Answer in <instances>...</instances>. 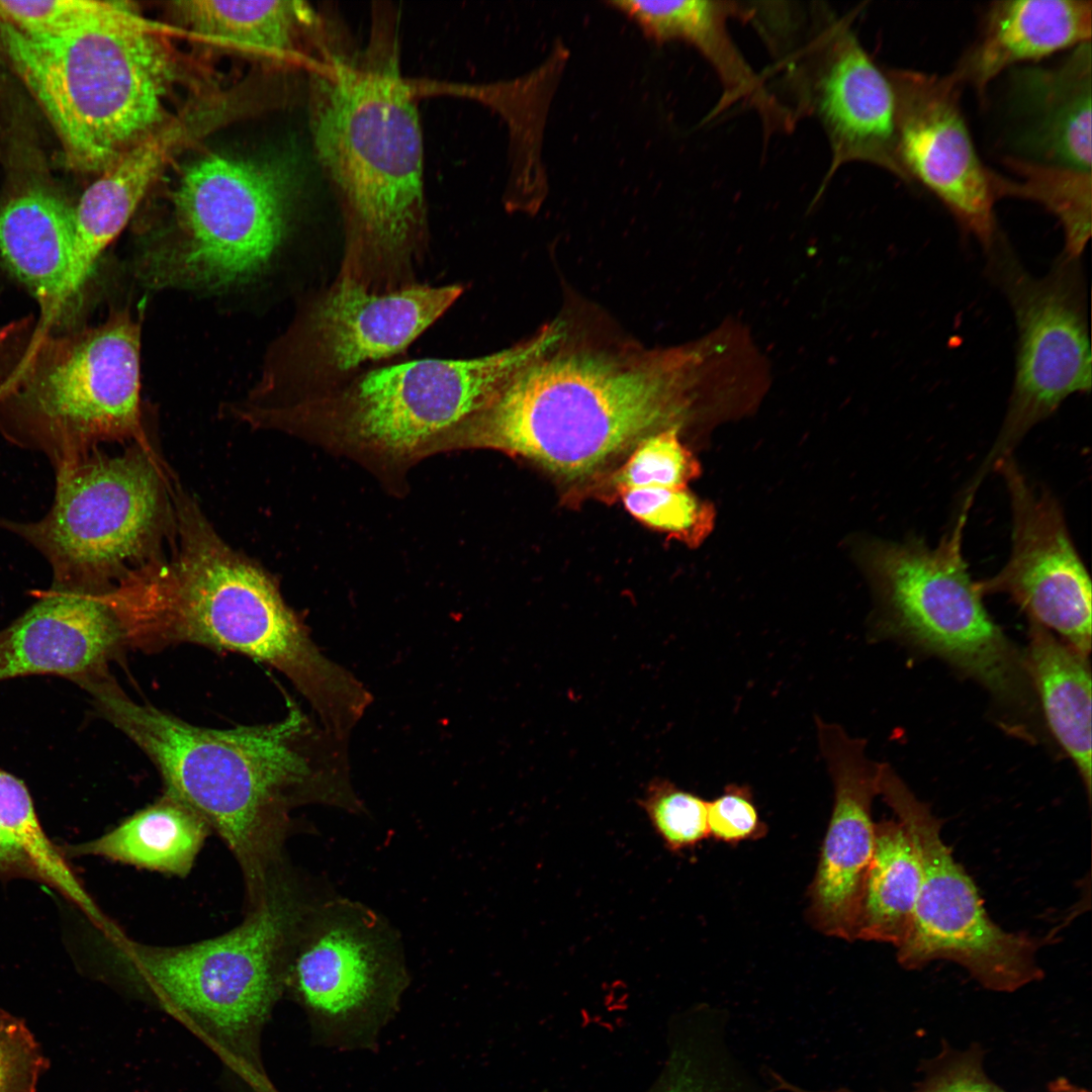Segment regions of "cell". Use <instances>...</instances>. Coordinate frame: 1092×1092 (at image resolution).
Here are the masks:
<instances>
[{
    "instance_id": "obj_1",
    "label": "cell",
    "mask_w": 1092,
    "mask_h": 1092,
    "mask_svg": "<svg viewBox=\"0 0 1092 1092\" xmlns=\"http://www.w3.org/2000/svg\"><path fill=\"white\" fill-rule=\"evenodd\" d=\"M161 772L166 794L195 811L237 858L250 900L278 869L289 810L358 809L348 748L291 707L279 722L209 729L130 699L109 672L79 685Z\"/></svg>"
},
{
    "instance_id": "obj_2",
    "label": "cell",
    "mask_w": 1092,
    "mask_h": 1092,
    "mask_svg": "<svg viewBox=\"0 0 1092 1092\" xmlns=\"http://www.w3.org/2000/svg\"><path fill=\"white\" fill-rule=\"evenodd\" d=\"M387 13L374 9L364 50L327 47L311 70L309 105L315 154L343 216L336 279L378 293L417 283L427 237L417 96Z\"/></svg>"
},
{
    "instance_id": "obj_3",
    "label": "cell",
    "mask_w": 1092,
    "mask_h": 1092,
    "mask_svg": "<svg viewBox=\"0 0 1092 1092\" xmlns=\"http://www.w3.org/2000/svg\"><path fill=\"white\" fill-rule=\"evenodd\" d=\"M174 499L179 545L172 564L103 594L124 640L146 650L195 643L269 664L309 702L324 730L350 734L371 694L320 650L269 577L217 536L193 500L181 492Z\"/></svg>"
},
{
    "instance_id": "obj_4",
    "label": "cell",
    "mask_w": 1092,
    "mask_h": 1092,
    "mask_svg": "<svg viewBox=\"0 0 1092 1092\" xmlns=\"http://www.w3.org/2000/svg\"><path fill=\"white\" fill-rule=\"evenodd\" d=\"M555 346L515 371L455 434L573 481L674 428L681 410L675 357Z\"/></svg>"
},
{
    "instance_id": "obj_5",
    "label": "cell",
    "mask_w": 1092,
    "mask_h": 1092,
    "mask_svg": "<svg viewBox=\"0 0 1092 1092\" xmlns=\"http://www.w3.org/2000/svg\"><path fill=\"white\" fill-rule=\"evenodd\" d=\"M18 74L57 129L69 161L105 172L177 115V58L127 3L96 1L69 31L33 37L0 22Z\"/></svg>"
},
{
    "instance_id": "obj_6",
    "label": "cell",
    "mask_w": 1092,
    "mask_h": 1092,
    "mask_svg": "<svg viewBox=\"0 0 1092 1092\" xmlns=\"http://www.w3.org/2000/svg\"><path fill=\"white\" fill-rule=\"evenodd\" d=\"M141 326L128 310L63 337L48 326L0 334V428L56 467L102 441L143 434Z\"/></svg>"
},
{
    "instance_id": "obj_7",
    "label": "cell",
    "mask_w": 1092,
    "mask_h": 1092,
    "mask_svg": "<svg viewBox=\"0 0 1092 1092\" xmlns=\"http://www.w3.org/2000/svg\"><path fill=\"white\" fill-rule=\"evenodd\" d=\"M291 170L225 155L189 165L172 194L170 223L136 251L141 280L156 289L220 291L262 273L290 226Z\"/></svg>"
},
{
    "instance_id": "obj_8",
    "label": "cell",
    "mask_w": 1092,
    "mask_h": 1092,
    "mask_svg": "<svg viewBox=\"0 0 1092 1092\" xmlns=\"http://www.w3.org/2000/svg\"><path fill=\"white\" fill-rule=\"evenodd\" d=\"M314 899L276 871L251 901L246 919L210 939L157 946L110 939L120 974L168 1009L229 1038L259 1027L285 988L300 920Z\"/></svg>"
},
{
    "instance_id": "obj_9",
    "label": "cell",
    "mask_w": 1092,
    "mask_h": 1092,
    "mask_svg": "<svg viewBox=\"0 0 1092 1092\" xmlns=\"http://www.w3.org/2000/svg\"><path fill=\"white\" fill-rule=\"evenodd\" d=\"M553 335L470 359L403 361L365 369L321 394L266 413L269 429L331 430L390 453L452 435L520 367L547 351Z\"/></svg>"
},
{
    "instance_id": "obj_10",
    "label": "cell",
    "mask_w": 1092,
    "mask_h": 1092,
    "mask_svg": "<svg viewBox=\"0 0 1092 1092\" xmlns=\"http://www.w3.org/2000/svg\"><path fill=\"white\" fill-rule=\"evenodd\" d=\"M973 502L963 499L939 542L871 541L862 565L889 628L978 680L1009 705L1028 701L1025 660L994 623L964 557Z\"/></svg>"
},
{
    "instance_id": "obj_11",
    "label": "cell",
    "mask_w": 1092,
    "mask_h": 1092,
    "mask_svg": "<svg viewBox=\"0 0 1092 1092\" xmlns=\"http://www.w3.org/2000/svg\"><path fill=\"white\" fill-rule=\"evenodd\" d=\"M408 980L400 940L382 916L344 898L311 902L291 943L285 987L320 1043L372 1050Z\"/></svg>"
},
{
    "instance_id": "obj_12",
    "label": "cell",
    "mask_w": 1092,
    "mask_h": 1092,
    "mask_svg": "<svg viewBox=\"0 0 1092 1092\" xmlns=\"http://www.w3.org/2000/svg\"><path fill=\"white\" fill-rule=\"evenodd\" d=\"M462 291L457 284L414 283L378 293L336 279L276 342L246 402L279 405L341 385L365 365L404 352Z\"/></svg>"
},
{
    "instance_id": "obj_13",
    "label": "cell",
    "mask_w": 1092,
    "mask_h": 1092,
    "mask_svg": "<svg viewBox=\"0 0 1092 1092\" xmlns=\"http://www.w3.org/2000/svg\"><path fill=\"white\" fill-rule=\"evenodd\" d=\"M878 791L908 833L921 866L912 925L897 947L898 963L917 970L944 960L981 986L1013 992L1042 978L1036 954L1043 940L1009 932L989 917L973 880L944 843L940 820L895 770L879 763Z\"/></svg>"
},
{
    "instance_id": "obj_14",
    "label": "cell",
    "mask_w": 1092,
    "mask_h": 1092,
    "mask_svg": "<svg viewBox=\"0 0 1092 1092\" xmlns=\"http://www.w3.org/2000/svg\"><path fill=\"white\" fill-rule=\"evenodd\" d=\"M988 272L1005 294L1017 328L1012 391L997 438L968 487L985 476L1065 399L1091 389L1087 290L1080 257L1061 253L1043 277L1029 274L999 234Z\"/></svg>"
},
{
    "instance_id": "obj_15",
    "label": "cell",
    "mask_w": 1092,
    "mask_h": 1092,
    "mask_svg": "<svg viewBox=\"0 0 1092 1092\" xmlns=\"http://www.w3.org/2000/svg\"><path fill=\"white\" fill-rule=\"evenodd\" d=\"M57 468L56 494L39 521L0 520L49 560L54 588L96 592L135 557L161 511L162 478L147 444L121 456L81 457Z\"/></svg>"
},
{
    "instance_id": "obj_16",
    "label": "cell",
    "mask_w": 1092,
    "mask_h": 1092,
    "mask_svg": "<svg viewBox=\"0 0 1092 1092\" xmlns=\"http://www.w3.org/2000/svg\"><path fill=\"white\" fill-rule=\"evenodd\" d=\"M1011 509V551L993 576L976 581L982 596L1005 594L1033 621L1087 656L1092 639L1091 580L1058 499L1032 483L1012 455L994 467Z\"/></svg>"
},
{
    "instance_id": "obj_17",
    "label": "cell",
    "mask_w": 1092,
    "mask_h": 1092,
    "mask_svg": "<svg viewBox=\"0 0 1092 1092\" xmlns=\"http://www.w3.org/2000/svg\"><path fill=\"white\" fill-rule=\"evenodd\" d=\"M899 161L987 250L998 236L991 170L981 162L960 105L958 76L892 70Z\"/></svg>"
},
{
    "instance_id": "obj_18",
    "label": "cell",
    "mask_w": 1092,
    "mask_h": 1092,
    "mask_svg": "<svg viewBox=\"0 0 1092 1092\" xmlns=\"http://www.w3.org/2000/svg\"><path fill=\"white\" fill-rule=\"evenodd\" d=\"M816 729L834 801L810 887L809 918L824 934L853 940L875 848L872 803L879 794V763L867 756L864 740L849 736L841 726L817 718Z\"/></svg>"
},
{
    "instance_id": "obj_19",
    "label": "cell",
    "mask_w": 1092,
    "mask_h": 1092,
    "mask_svg": "<svg viewBox=\"0 0 1092 1092\" xmlns=\"http://www.w3.org/2000/svg\"><path fill=\"white\" fill-rule=\"evenodd\" d=\"M822 32L807 99L830 141L832 169L869 162L910 182L897 154L895 94L888 74L845 25L833 23Z\"/></svg>"
},
{
    "instance_id": "obj_20",
    "label": "cell",
    "mask_w": 1092,
    "mask_h": 1092,
    "mask_svg": "<svg viewBox=\"0 0 1092 1092\" xmlns=\"http://www.w3.org/2000/svg\"><path fill=\"white\" fill-rule=\"evenodd\" d=\"M122 642L101 592L53 587L0 631V681L50 674L78 684L106 671Z\"/></svg>"
},
{
    "instance_id": "obj_21",
    "label": "cell",
    "mask_w": 1092,
    "mask_h": 1092,
    "mask_svg": "<svg viewBox=\"0 0 1092 1092\" xmlns=\"http://www.w3.org/2000/svg\"><path fill=\"white\" fill-rule=\"evenodd\" d=\"M1091 41L1059 65L1012 75L1016 142L1027 160L1091 171Z\"/></svg>"
},
{
    "instance_id": "obj_22",
    "label": "cell",
    "mask_w": 1092,
    "mask_h": 1092,
    "mask_svg": "<svg viewBox=\"0 0 1092 1092\" xmlns=\"http://www.w3.org/2000/svg\"><path fill=\"white\" fill-rule=\"evenodd\" d=\"M1091 32L1090 0L995 1L953 73L982 95L1007 68L1091 41Z\"/></svg>"
},
{
    "instance_id": "obj_23",
    "label": "cell",
    "mask_w": 1092,
    "mask_h": 1092,
    "mask_svg": "<svg viewBox=\"0 0 1092 1092\" xmlns=\"http://www.w3.org/2000/svg\"><path fill=\"white\" fill-rule=\"evenodd\" d=\"M73 250V207L59 196L33 189L0 208V263L37 299L47 326L76 302Z\"/></svg>"
},
{
    "instance_id": "obj_24",
    "label": "cell",
    "mask_w": 1092,
    "mask_h": 1092,
    "mask_svg": "<svg viewBox=\"0 0 1092 1092\" xmlns=\"http://www.w3.org/2000/svg\"><path fill=\"white\" fill-rule=\"evenodd\" d=\"M193 138L187 121H172L103 172L73 206L70 290L76 301L102 252L126 225L173 155Z\"/></svg>"
},
{
    "instance_id": "obj_25",
    "label": "cell",
    "mask_w": 1092,
    "mask_h": 1092,
    "mask_svg": "<svg viewBox=\"0 0 1092 1092\" xmlns=\"http://www.w3.org/2000/svg\"><path fill=\"white\" fill-rule=\"evenodd\" d=\"M174 15L189 31L219 43L279 61L317 64L327 40L318 16L299 1H211L173 3Z\"/></svg>"
},
{
    "instance_id": "obj_26",
    "label": "cell",
    "mask_w": 1092,
    "mask_h": 1092,
    "mask_svg": "<svg viewBox=\"0 0 1092 1092\" xmlns=\"http://www.w3.org/2000/svg\"><path fill=\"white\" fill-rule=\"evenodd\" d=\"M1088 657L1030 621L1024 657L1054 737L1091 792V673Z\"/></svg>"
},
{
    "instance_id": "obj_27",
    "label": "cell",
    "mask_w": 1092,
    "mask_h": 1092,
    "mask_svg": "<svg viewBox=\"0 0 1092 1092\" xmlns=\"http://www.w3.org/2000/svg\"><path fill=\"white\" fill-rule=\"evenodd\" d=\"M210 827L195 811L165 795L102 836L70 846V855L113 861L184 877L191 871Z\"/></svg>"
},
{
    "instance_id": "obj_28",
    "label": "cell",
    "mask_w": 1092,
    "mask_h": 1092,
    "mask_svg": "<svg viewBox=\"0 0 1092 1092\" xmlns=\"http://www.w3.org/2000/svg\"><path fill=\"white\" fill-rule=\"evenodd\" d=\"M725 1012L696 1007L669 1020L667 1055L645 1092H776L736 1059Z\"/></svg>"
},
{
    "instance_id": "obj_29",
    "label": "cell",
    "mask_w": 1092,
    "mask_h": 1092,
    "mask_svg": "<svg viewBox=\"0 0 1092 1092\" xmlns=\"http://www.w3.org/2000/svg\"><path fill=\"white\" fill-rule=\"evenodd\" d=\"M920 884L918 854L903 825L894 820L877 823L854 939L900 946L912 925Z\"/></svg>"
},
{
    "instance_id": "obj_30",
    "label": "cell",
    "mask_w": 1092,
    "mask_h": 1092,
    "mask_svg": "<svg viewBox=\"0 0 1092 1092\" xmlns=\"http://www.w3.org/2000/svg\"><path fill=\"white\" fill-rule=\"evenodd\" d=\"M1004 164L1015 178L1008 179L991 171V186L996 200L1016 197L1042 205L1063 226L1064 252L1080 257L1091 236V171L1021 157L1006 158Z\"/></svg>"
},
{
    "instance_id": "obj_31",
    "label": "cell",
    "mask_w": 1092,
    "mask_h": 1092,
    "mask_svg": "<svg viewBox=\"0 0 1092 1092\" xmlns=\"http://www.w3.org/2000/svg\"><path fill=\"white\" fill-rule=\"evenodd\" d=\"M621 493L625 509L634 518L690 547H698L714 529L713 505L688 488L639 487Z\"/></svg>"
},
{
    "instance_id": "obj_32",
    "label": "cell",
    "mask_w": 1092,
    "mask_h": 1092,
    "mask_svg": "<svg viewBox=\"0 0 1092 1092\" xmlns=\"http://www.w3.org/2000/svg\"><path fill=\"white\" fill-rule=\"evenodd\" d=\"M983 1060L984 1051L978 1043L960 1051L944 1042L937 1056L923 1061L921 1068L924 1077L912 1092H1007L985 1073ZM762 1075L776 1092H854L847 1087L807 1089L771 1068H764Z\"/></svg>"
},
{
    "instance_id": "obj_33",
    "label": "cell",
    "mask_w": 1092,
    "mask_h": 1092,
    "mask_svg": "<svg viewBox=\"0 0 1092 1092\" xmlns=\"http://www.w3.org/2000/svg\"><path fill=\"white\" fill-rule=\"evenodd\" d=\"M701 467L677 437L675 428L658 431L641 440L614 476L620 492L639 487L687 488Z\"/></svg>"
},
{
    "instance_id": "obj_34",
    "label": "cell",
    "mask_w": 1092,
    "mask_h": 1092,
    "mask_svg": "<svg viewBox=\"0 0 1092 1092\" xmlns=\"http://www.w3.org/2000/svg\"><path fill=\"white\" fill-rule=\"evenodd\" d=\"M639 805L671 852L693 848L709 837L708 801L668 780L653 779Z\"/></svg>"
},
{
    "instance_id": "obj_35",
    "label": "cell",
    "mask_w": 1092,
    "mask_h": 1092,
    "mask_svg": "<svg viewBox=\"0 0 1092 1092\" xmlns=\"http://www.w3.org/2000/svg\"><path fill=\"white\" fill-rule=\"evenodd\" d=\"M48 1059L25 1021L0 1007V1092H37Z\"/></svg>"
},
{
    "instance_id": "obj_36",
    "label": "cell",
    "mask_w": 1092,
    "mask_h": 1092,
    "mask_svg": "<svg viewBox=\"0 0 1092 1092\" xmlns=\"http://www.w3.org/2000/svg\"><path fill=\"white\" fill-rule=\"evenodd\" d=\"M95 4L94 0H0V18L26 35L53 37L75 27Z\"/></svg>"
},
{
    "instance_id": "obj_37",
    "label": "cell",
    "mask_w": 1092,
    "mask_h": 1092,
    "mask_svg": "<svg viewBox=\"0 0 1092 1092\" xmlns=\"http://www.w3.org/2000/svg\"><path fill=\"white\" fill-rule=\"evenodd\" d=\"M708 827L709 836L731 844L759 839L767 832L751 789L737 784L726 786L719 797L708 801Z\"/></svg>"
},
{
    "instance_id": "obj_38",
    "label": "cell",
    "mask_w": 1092,
    "mask_h": 1092,
    "mask_svg": "<svg viewBox=\"0 0 1092 1092\" xmlns=\"http://www.w3.org/2000/svg\"><path fill=\"white\" fill-rule=\"evenodd\" d=\"M0 876L36 879L35 873L12 837L0 826Z\"/></svg>"
},
{
    "instance_id": "obj_39",
    "label": "cell",
    "mask_w": 1092,
    "mask_h": 1092,
    "mask_svg": "<svg viewBox=\"0 0 1092 1092\" xmlns=\"http://www.w3.org/2000/svg\"><path fill=\"white\" fill-rule=\"evenodd\" d=\"M1048 1092H1090L1087 1089L1079 1087L1071 1083L1068 1079L1061 1077L1052 1081L1048 1085Z\"/></svg>"
}]
</instances>
